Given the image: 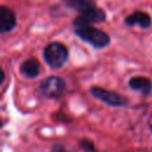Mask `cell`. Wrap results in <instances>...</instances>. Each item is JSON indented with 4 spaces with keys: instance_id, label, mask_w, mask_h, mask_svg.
I'll use <instances>...</instances> for the list:
<instances>
[{
    "instance_id": "6da1fadb",
    "label": "cell",
    "mask_w": 152,
    "mask_h": 152,
    "mask_svg": "<svg viewBox=\"0 0 152 152\" xmlns=\"http://www.w3.org/2000/svg\"><path fill=\"white\" fill-rule=\"evenodd\" d=\"M75 34L78 38H81L82 40H84L86 43L94 46L95 49L106 48L110 42V38L106 32H103L102 30L96 28L91 25L76 27L75 28Z\"/></svg>"
},
{
    "instance_id": "7a4b0ae2",
    "label": "cell",
    "mask_w": 152,
    "mask_h": 152,
    "mask_svg": "<svg viewBox=\"0 0 152 152\" xmlns=\"http://www.w3.org/2000/svg\"><path fill=\"white\" fill-rule=\"evenodd\" d=\"M43 55H44L45 62L48 63L50 68L59 69L68 61L69 51L64 44L58 43V42H52V43H49L44 48Z\"/></svg>"
},
{
    "instance_id": "3957f363",
    "label": "cell",
    "mask_w": 152,
    "mask_h": 152,
    "mask_svg": "<svg viewBox=\"0 0 152 152\" xmlns=\"http://www.w3.org/2000/svg\"><path fill=\"white\" fill-rule=\"evenodd\" d=\"M65 81L59 76H50L39 83V93L49 99L59 97L65 90Z\"/></svg>"
},
{
    "instance_id": "277c9868",
    "label": "cell",
    "mask_w": 152,
    "mask_h": 152,
    "mask_svg": "<svg viewBox=\"0 0 152 152\" xmlns=\"http://www.w3.org/2000/svg\"><path fill=\"white\" fill-rule=\"evenodd\" d=\"M104 20H106L104 11L99 8L97 6H94L89 10L80 12V14L74 19L72 24L75 27H82V26H89L96 23H102Z\"/></svg>"
},
{
    "instance_id": "5b68a950",
    "label": "cell",
    "mask_w": 152,
    "mask_h": 152,
    "mask_svg": "<svg viewBox=\"0 0 152 152\" xmlns=\"http://www.w3.org/2000/svg\"><path fill=\"white\" fill-rule=\"evenodd\" d=\"M90 93L93 94L94 97L99 99L100 101L113 106V107H124L128 103V99L120 95L119 93L112 91V90H107L100 87H91L90 88Z\"/></svg>"
},
{
    "instance_id": "8992f818",
    "label": "cell",
    "mask_w": 152,
    "mask_h": 152,
    "mask_svg": "<svg viewBox=\"0 0 152 152\" xmlns=\"http://www.w3.org/2000/svg\"><path fill=\"white\" fill-rule=\"evenodd\" d=\"M15 24H17V18L14 12L7 6L2 5L0 7V32L6 33L12 31L15 27Z\"/></svg>"
},
{
    "instance_id": "52a82bcc",
    "label": "cell",
    "mask_w": 152,
    "mask_h": 152,
    "mask_svg": "<svg viewBox=\"0 0 152 152\" xmlns=\"http://www.w3.org/2000/svg\"><path fill=\"white\" fill-rule=\"evenodd\" d=\"M127 26H140L141 28H147L151 26V17L146 12L135 11L125 19Z\"/></svg>"
},
{
    "instance_id": "ba28073f",
    "label": "cell",
    "mask_w": 152,
    "mask_h": 152,
    "mask_svg": "<svg viewBox=\"0 0 152 152\" xmlns=\"http://www.w3.org/2000/svg\"><path fill=\"white\" fill-rule=\"evenodd\" d=\"M19 70H20L21 75H24L25 77L34 78V77L39 76V74L42 71V66H40V63L36 58H28L20 64Z\"/></svg>"
},
{
    "instance_id": "9c48e42d",
    "label": "cell",
    "mask_w": 152,
    "mask_h": 152,
    "mask_svg": "<svg viewBox=\"0 0 152 152\" xmlns=\"http://www.w3.org/2000/svg\"><path fill=\"white\" fill-rule=\"evenodd\" d=\"M128 86L131 87V89L140 91L142 95H148L152 90V82L150 78H147L145 76L132 77L128 82Z\"/></svg>"
},
{
    "instance_id": "30bf717a",
    "label": "cell",
    "mask_w": 152,
    "mask_h": 152,
    "mask_svg": "<svg viewBox=\"0 0 152 152\" xmlns=\"http://www.w3.org/2000/svg\"><path fill=\"white\" fill-rule=\"evenodd\" d=\"M66 6L76 10L77 12H83L86 10H89L94 6H96L94 0H63Z\"/></svg>"
},
{
    "instance_id": "8fae6325",
    "label": "cell",
    "mask_w": 152,
    "mask_h": 152,
    "mask_svg": "<svg viewBox=\"0 0 152 152\" xmlns=\"http://www.w3.org/2000/svg\"><path fill=\"white\" fill-rule=\"evenodd\" d=\"M80 146H81V148H82L83 151H86V152H95V146H94V144H93L90 140H88V139H82V140L80 141Z\"/></svg>"
},
{
    "instance_id": "7c38bea8",
    "label": "cell",
    "mask_w": 152,
    "mask_h": 152,
    "mask_svg": "<svg viewBox=\"0 0 152 152\" xmlns=\"http://www.w3.org/2000/svg\"><path fill=\"white\" fill-rule=\"evenodd\" d=\"M51 152H69V151H68V148H66L64 145H62V144H56V145L52 146Z\"/></svg>"
}]
</instances>
